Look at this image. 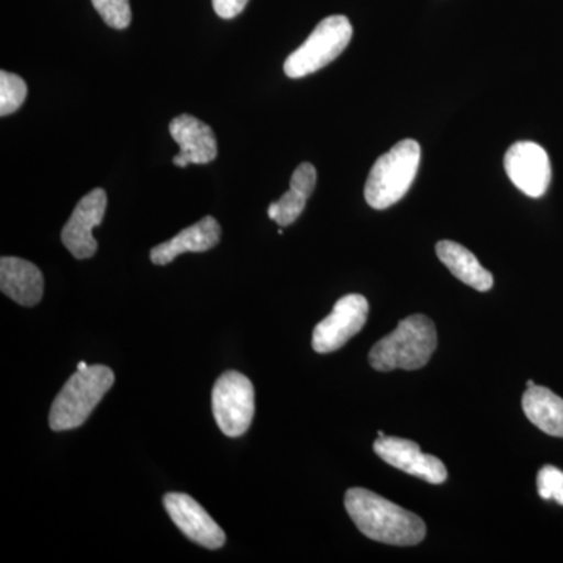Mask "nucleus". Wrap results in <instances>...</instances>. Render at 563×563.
Segmentation results:
<instances>
[{"instance_id":"7ed1b4c3","label":"nucleus","mask_w":563,"mask_h":563,"mask_svg":"<svg viewBox=\"0 0 563 563\" xmlns=\"http://www.w3.org/2000/svg\"><path fill=\"white\" fill-rule=\"evenodd\" d=\"M421 162L418 141L402 140L377 158L365 185V199L369 207L385 210L401 201L412 187Z\"/></svg>"},{"instance_id":"412c9836","label":"nucleus","mask_w":563,"mask_h":563,"mask_svg":"<svg viewBox=\"0 0 563 563\" xmlns=\"http://www.w3.org/2000/svg\"><path fill=\"white\" fill-rule=\"evenodd\" d=\"M314 187H317V169H314L312 163H301L292 173L290 180L291 190L301 192V195L309 199Z\"/></svg>"},{"instance_id":"ddd939ff","label":"nucleus","mask_w":563,"mask_h":563,"mask_svg":"<svg viewBox=\"0 0 563 563\" xmlns=\"http://www.w3.org/2000/svg\"><path fill=\"white\" fill-rule=\"evenodd\" d=\"M0 290L20 306H36L43 298V273L38 266L24 258L2 257L0 258Z\"/></svg>"},{"instance_id":"a211bd4d","label":"nucleus","mask_w":563,"mask_h":563,"mask_svg":"<svg viewBox=\"0 0 563 563\" xmlns=\"http://www.w3.org/2000/svg\"><path fill=\"white\" fill-rule=\"evenodd\" d=\"M306 203V196L290 188L285 195H282L279 201L273 202L268 207V217L276 221L280 228H287L301 217Z\"/></svg>"},{"instance_id":"b1692460","label":"nucleus","mask_w":563,"mask_h":563,"mask_svg":"<svg viewBox=\"0 0 563 563\" xmlns=\"http://www.w3.org/2000/svg\"><path fill=\"white\" fill-rule=\"evenodd\" d=\"M533 385H536V384H533V380H528V388L533 387Z\"/></svg>"},{"instance_id":"1a4fd4ad","label":"nucleus","mask_w":563,"mask_h":563,"mask_svg":"<svg viewBox=\"0 0 563 563\" xmlns=\"http://www.w3.org/2000/svg\"><path fill=\"white\" fill-rule=\"evenodd\" d=\"M107 210V192L95 188L81 198L62 231V242L66 250L79 258H90L98 252V242L92 236V229L101 224Z\"/></svg>"},{"instance_id":"4468645a","label":"nucleus","mask_w":563,"mask_h":563,"mask_svg":"<svg viewBox=\"0 0 563 563\" xmlns=\"http://www.w3.org/2000/svg\"><path fill=\"white\" fill-rule=\"evenodd\" d=\"M221 240L220 222L213 217L202 218L201 221L184 229L168 242L152 247L151 261L154 265L163 266L172 263L185 252H206L217 246Z\"/></svg>"},{"instance_id":"6e6552de","label":"nucleus","mask_w":563,"mask_h":563,"mask_svg":"<svg viewBox=\"0 0 563 563\" xmlns=\"http://www.w3.org/2000/svg\"><path fill=\"white\" fill-rule=\"evenodd\" d=\"M504 168L515 187L529 198H542L550 187V157L533 141H518L510 146L504 157Z\"/></svg>"},{"instance_id":"39448f33","label":"nucleus","mask_w":563,"mask_h":563,"mask_svg":"<svg viewBox=\"0 0 563 563\" xmlns=\"http://www.w3.org/2000/svg\"><path fill=\"white\" fill-rule=\"evenodd\" d=\"M352 38L350 20L333 14L322 20L290 57L285 60L284 70L290 79H301L328 66L340 57Z\"/></svg>"},{"instance_id":"0eeeda50","label":"nucleus","mask_w":563,"mask_h":563,"mask_svg":"<svg viewBox=\"0 0 563 563\" xmlns=\"http://www.w3.org/2000/svg\"><path fill=\"white\" fill-rule=\"evenodd\" d=\"M369 306L362 295H347L333 306L332 313L314 328L313 350L328 354L343 347L357 335L368 318Z\"/></svg>"},{"instance_id":"dca6fc26","label":"nucleus","mask_w":563,"mask_h":563,"mask_svg":"<svg viewBox=\"0 0 563 563\" xmlns=\"http://www.w3.org/2000/svg\"><path fill=\"white\" fill-rule=\"evenodd\" d=\"M523 410L533 426L548 435L563 437V399L550 388H528L523 395Z\"/></svg>"},{"instance_id":"9d476101","label":"nucleus","mask_w":563,"mask_h":563,"mask_svg":"<svg viewBox=\"0 0 563 563\" xmlns=\"http://www.w3.org/2000/svg\"><path fill=\"white\" fill-rule=\"evenodd\" d=\"M163 504L174 525L191 542L201 544L207 550H220L224 547V531L191 496L185 493H168L163 498Z\"/></svg>"},{"instance_id":"423d86ee","label":"nucleus","mask_w":563,"mask_h":563,"mask_svg":"<svg viewBox=\"0 0 563 563\" xmlns=\"http://www.w3.org/2000/svg\"><path fill=\"white\" fill-rule=\"evenodd\" d=\"M214 421L224 435L242 437L250 429L255 413V391L242 373L222 374L211 391Z\"/></svg>"},{"instance_id":"9b49d317","label":"nucleus","mask_w":563,"mask_h":563,"mask_svg":"<svg viewBox=\"0 0 563 563\" xmlns=\"http://www.w3.org/2000/svg\"><path fill=\"white\" fill-rule=\"evenodd\" d=\"M374 453L388 465L429 484H443L448 479V470L440 459L421 453L420 446L410 440L398 437H379L374 442Z\"/></svg>"},{"instance_id":"6ab92c4d","label":"nucleus","mask_w":563,"mask_h":563,"mask_svg":"<svg viewBox=\"0 0 563 563\" xmlns=\"http://www.w3.org/2000/svg\"><path fill=\"white\" fill-rule=\"evenodd\" d=\"M92 7L101 14L103 22L110 27L124 31L131 25V0H91Z\"/></svg>"},{"instance_id":"aec40b11","label":"nucleus","mask_w":563,"mask_h":563,"mask_svg":"<svg viewBox=\"0 0 563 563\" xmlns=\"http://www.w3.org/2000/svg\"><path fill=\"white\" fill-rule=\"evenodd\" d=\"M537 488L542 499H554L563 506V473L554 466H543L537 476Z\"/></svg>"},{"instance_id":"f257e3e1","label":"nucleus","mask_w":563,"mask_h":563,"mask_svg":"<svg viewBox=\"0 0 563 563\" xmlns=\"http://www.w3.org/2000/svg\"><path fill=\"white\" fill-rule=\"evenodd\" d=\"M344 507L358 531L374 542L415 547L426 537V525L418 515L402 509L365 488H351Z\"/></svg>"},{"instance_id":"f3484780","label":"nucleus","mask_w":563,"mask_h":563,"mask_svg":"<svg viewBox=\"0 0 563 563\" xmlns=\"http://www.w3.org/2000/svg\"><path fill=\"white\" fill-rule=\"evenodd\" d=\"M27 98V85L20 76L2 70L0 73V117H9L21 109Z\"/></svg>"},{"instance_id":"5701e85b","label":"nucleus","mask_w":563,"mask_h":563,"mask_svg":"<svg viewBox=\"0 0 563 563\" xmlns=\"http://www.w3.org/2000/svg\"><path fill=\"white\" fill-rule=\"evenodd\" d=\"M88 363L87 362H80L79 365H77V369H87Z\"/></svg>"},{"instance_id":"f8f14e48","label":"nucleus","mask_w":563,"mask_h":563,"mask_svg":"<svg viewBox=\"0 0 563 563\" xmlns=\"http://www.w3.org/2000/svg\"><path fill=\"white\" fill-rule=\"evenodd\" d=\"M169 133L180 146L179 154L173 158L179 168H187L190 163L207 165L218 157L217 136L210 125L198 118L179 114L169 124Z\"/></svg>"},{"instance_id":"20e7f679","label":"nucleus","mask_w":563,"mask_h":563,"mask_svg":"<svg viewBox=\"0 0 563 563\" xmlns=\"http://www.w3.org/2000/svg\"><path fill=\"white\" fill-rule=\"evenodd\" d=\"M113 384L114 374L109 366H88L73 374L52 404V431H70L85 424Z\"/></svg>"},{"instance_id":"f03ea898","label":"nucleus","mask_w":563,"mask_h":563,"mask_svg":"<svg viewBox=\"0 0 563 563\" xmlns=\"http://www.w3.org/2000/svg\"><path fill=\"white\" fill-rule=\"evenodd\" d=\"M435 350V324L424 314H412L374 344L369 352V365L384 373L393 369L415 372L428 365Z\"/></svg>"},{"instance_id":"2eb2a0df","label":"nucleus","mask_w":563,"mask_h":563,"mask_svg":"<svg viewBox=\"0 0 563 563\" xmlns=\"http://www.w3.org/2000/svg\"><path fill=\"white\" fill-rule=\"evenodd\" d=\"M435 250L443 265L463 284L470 285L477 291L490 290L493 276L481 265L472 251L450 240L437 243Z\"/></svg>"},{"instance_id":"4be33fe9","label":"nucleus","mask_w":563,"mask_h":563,"mask_svg":"<svg viewBox=\"0 0 563 563\" xmlns=\"http://www.w3.org/2000/svg\"><path fill=\"white\" fill-rule=\"evenodd\" d=\"M213 2L214 13L222 20H233L246 9L250 0H211Z\"/></svg>"}]
</instances>
